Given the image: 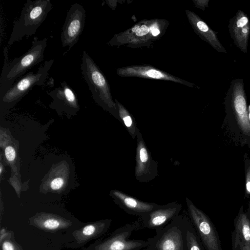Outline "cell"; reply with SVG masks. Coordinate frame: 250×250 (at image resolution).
Segmentation results:
<instances>
[{
    "label": "cell",
    "instance_id": "6da1fadb",
    "mask_svg": "<svg viewBox=\"0 0 250 250\" xmlns=\"http://www.w3.org/2000/svg\"><path fill=\"white\" fill-rule=\"evenodd\" d=\"M169 24L165 19L143 20L128 29L114 35L107 44L115 47H149L164 35Z\"/></svg>",
    "mask_w": 250,
    "mask_h": 250
},
{
    "label": "cell",
    "instance_id": "7a4b0ae2",
    "mask_svg": "<svg viewBox=\"0 0 250 250\" xmlns=\"http://www.w3.org/2000/svg\"><path fill=\"white\" fill-rule=\"evenodd\" d=\"M47 46V39L35 37L30 48L22 56L10 61L5 60L0 76V98L27 70L42 62Z\"/></svg>",
    "mask_w": 250,
    "mask_h": 250
},
{
    "label": "cell",
    "instance_id": "3957f363",
    "mask_svg": "<svg viewBox=\"0 0 250 250\" xmlns=\"http://www.w3.org/2000/svg\"><path fill=\"white\" fill-rule=\"evenodd\" d=\"M81 69L93 98L120 120L118 106L112 99L108 82L102 70L85 51L82 55Z\"/></svg>",
    "mask_w": 250,
    "mask_h": 250
},
{
    "label": "cell",
    "instance_id": "277c9868",
    "mask_svg": "<svg viewBox=\"0 0 250 250\" xmlns=\"http://www.w3.org/2000/svg\"><path fill=\"white\" fill-rule=\"evenodd\" d=\"M53 7L50 0H27L19 19L13 21V27L8 45H12L23 37L34 35Z\"/></svg>",
    "mask_w": 250,
    "mask_h": 250
},
{
    "label": "cell",
    "instance_id": "5b68a950",
    "mask_svg": "<svg viewBox=\"0 0 250 250\" xmlns=\"http://www.w3.org/2000/svg\"><path fill=\"white\" fill-rule=\"evenodd\" d=\"M54 62V60L45 61L37 72L31 71L18 79L0 98L1 104L9 106L20 100L35 86L42 85Z\"/></svg>",
    "mask_w": 250,
    "mask_h": 250
},
{
    "label": "cell",
    "instance_id": "8992f818",
    "mask_svg": "<svg viewBox=\"0 0 250 250\" xmlns=\"http://www.w3.org/2000/svg\"><path fill=\"white\" fill-rule=\"evenodd\" d=\"M85 17L84 7L78 3L73 4L67 11L61 35L62 46L68 47L67 52L78 42L84 28Z\"/></svg>",
    "mask_w": 250,
    "mask_h": 250
},
{
    "label": "cell",
    "instance_id": "52a82bcc",
    "mask_svg": "<svg viewBox=\"0 0 250 250\" xmlns=\"http://www.w3.org/2000/svg\"><path fill=\"white\" fill-rule=\"evenodd\" d=\"M189 213L207 250H222L220 239L208 217L196 208L188 198Z\"/></svg>",
    "mask_w": 250,
    "mask_h": 250
},
{
    "label": "cell",
    "instance_id": "ba28073f",
    "mask_svg": "<svg viewBox=\"0 0 250 250\" xmlns=\"http://www.w3.org/2000/svg\"><path fill=\"white\" fill-rule=\"evenodd\" d=\"M136 137L135 176L139 182H148L158 175V163L153 160L140 132Z\"/></svg>",
    "mask_w": 250,
    "mask_h": 250
},
{
    "label": "cell",
    "instance_id": "9c48e42d",
    "mask_svg": "<svg viewBox=\"0 0 250 250\" xmlns=\"http://www.w3.org/2000/svg\"><path fill=\"white\" fill-rule=\"evenodd\" d=\"M117 74L121 77H138L153 80L168 81L190 87H198L193 83L176 77L163 70L149 65H134L119 67Z\"/></svg>",
    "mask_w": 250,
    "mask_h": 250
},
{
    "label": "cell",
    "instance_id": "30bf717a",
    "mask_svg": "<svg viewBox=\"0 0 250 250\" xmlns=\"http://www.w3.org/2000/svg\"><path fill=\"white\" fill-rule=\"evenodd\" d=\"M229 31L234 44L241 51L247 53L250 35V20L248 15L238 10L229 20Z\"/></svg>",
    "mask_w": 250,
    "mask_h": 250
},
{
    "label": "cell",
    "instance_id": "8fae6325",
    "mask_svg": "<svg viewBox=\"0 0 250 250\" xmlns=\"http://www.w3.org/2000/svg\"><path fill=\"white\" fill-rule=\"evenodd\" d=\"M130 235V231H121L91 245L84 250H136L146 245L145 242L128 240Z\"/></svg>",
    "mask_w": 250,
    "mask_h": 250
},
{
    "label": "cell",
    "instance_id": "7c38bea8",
    "mask_svg": "<svg viewBox=\"0 0 250 250\" xmlns=\"http://www.w3.org/2000/svg\"><path fill=\"white\" fill-rule=\"evenodd\" d=\"M188 21L195 33L203 40L220 53H227L217 35L198 15L189 10H186Z\"/></svg>",
    "mask_w": 250,
    "mask_h": 250
},
{
    "label": "cell",
    "instance_id": "4fadbf2b",
    "mask_svg": "<svg viewBox=\"0 0 250 250\" xmlns=\"http://www.w3.org/2000/svg\"><path fill=\"white\" fill-rule=\"evenodd\" d=\"M110 223L108 220H104L86 225L72 233L73 241L69 247H81L91 240L104 234L108 228Z\"/></svg>",
    "mask_w": 250,
    "mask_h": 250
},
{
    "label": "cell",
    "instance_id": "5bb4252c",
    "mask_svg": "<svg viewBox=\"0 0 250 250\" xmlns=\"http://www.w3.org/2000/svg\"><path fill=\"white\" fill-rule=\"evenodd\" d=\"M115 202L126 211L135 214H146L158 205L154 203L140 201L118 190H113L110 193Z\"/></svg>",
    "mask_w": 250,
    "mask_h": 250
},
{
    "label": "cell",
    "instance_id": "9a60e30c",
    "mask_svg": "<svg viewBox=\"0 0 250 250\" xmlns=\"http://www.w3.org/2000/svg\"><path fill=\"white\" fill-rule=\"evenodd\" d=\"M31 225L46 231H56L65 229L72 223L60 216L42 212L29 219Z\"/></svg>",
    "mask_w": 250,
    "mask_h": 250
},
{
    "label": "cell",
    "instance_id": "2e32d148",
    "mask_svg": "<svg viewBox=\"0 0 250 250\" xmlns=\"http://www.w3.org/2000/svg\"><path fill=\"white\" fill-rule=\"evenodd\" d=\"M47 93L52 98V105L54 106L71 109L78 108V100L75 91L65 81L62 82L59 87Z\"/></svg>",
    "mask_w": 250,
    "mask_h": 250
},
{
    "label": "cell",
    "instance_id": "e0dca14e",
    "mask_svg": "<svg viewBox=\"0 0 250 250\" xmlns=\"http://www.w3.org/2000/svg\"><path fill=\"white\" fill-rule=\"evenodd\" d=\"M233 238V250H250V222L242 213L235 223Z\"/></svg>",
    "mask_w": 250,
    "mask_h": 250
},
{
    "label": "cell",
    "instance_id": "ac0fdd59",
    "mask_svg": "<svg viewBox=\"0 0 250 250\" xmlns=\"http://www.w3.org/2000/svg\"><path fill=\"white\" fill-rule=\"evenodd\" d=\"M182 206L176 202H173L164 206H158L148 215L146 225L149 228H154L160 227L175 215L181 210Z\"/></svg>",
    "mask_w": 250,
    "mask_h": 250
},
{
    "label": "cell",
    "instance_id": "d6986e66",
    "mask_svg": "<svg viewBox=\"0 0 250 250\" xmlns=\"http://www.w3.org/2000/svg\"><path fill=\"white\" fill-rule=\"evenodd\" d=\"M156 246L158 250H183L181 231L177 227L170 228L158 240Z\"/></svg>",
    "mask_w": 250,
    "mask_h": 250
},
{
    "label": "cell",
    "instance_id": "ffe728a7",
    "mask_svg": "<svg viewBox=\"0 0 250 250\" xmlns=\"http://www.w3.org/2000/svg\"><path fill=\"white\" fill-rule=\"evenodd\" d=\"M115 101L118 106L120 120L122 122L132 139H135L140 132L135 119L122 104L116 99Z\"/></svg>",
    "mask_w": 250,
    "mask_h": 250
},
{
    "label": "cell",
    "instance_id": "44dd1931",
    "mask_svg": "<svg viewBox=\"0 0 250 250\" xmlns=\"http://www.w3.org/2000/svg\"><path fill=\"white\" fill-rule=\"evenodd\" d=\"M12 234L8 232L5 237L0 241L2 250H22L21 247L14 240H12Z\"/></svg>",
    "mask_w": 250,
    "mask_h": 250
},
{
    "label": "cell",
    "instance_id": "7402d4cb",
    "mask_svg": "<svg viewBox=\"0 0 250 250\" xmlns=\"http://www.w3.org/2000/svg\"><path fill=\"white\" fill-rule=\"evenodd\" d=\"M186 240L188 250H201L197 240L192 232L189 230L187 231Z\"/></svg>",
    "mask_w": 250,
    "mask_h": 250
},
{
    "label": "cell",
    "instance_id": "603a6c76",
    "mask_svg": "<svg viewBox=\"0 0 250 250\" xmlns=\"http://www.w3.org/2000/svg\"><path fill=\"white\" fill-rule=\"evenodd\" d=\"M5 155L6 159L9 161H12L16 156L15 149L12 146H8L5 149Z\"/></svg>",
    "mask_w": 250,
    "mask_h": 250
},
{
    "label": "cell",
    "instance_id": "cb8c5ba5",
    "mask_svg": "<svg viewBox=\"0 0 250 250\" xmlns=\"http://www.w3.org/2000/svg\"><path fill=\"white\" fill-rule=\"evenodd\" d=\"M63 185V180L61 178H57L52 181L50 186L52 189L57 190L61 188Z\"/></svg>",
    "mask_w": 250,
    "mask_h": 250
},
{
    "label": "cell",
    "instance_id": "d4e9b609",
    "mask_svg": "<svg viewBox=\"0 0 250 250\" xmlns=\"http://www.w3.org/2000/svg\"><path fill=\"white\" fill-rule=\"evenodd\" d=\"M193 2L195 7L202 10L208 7L209 0H194Z\"/></svg>",
    "mask_w": 250,
    "mask_h": 250
},
{
    "label": "cell",
    "instance_id": "484cf974",
    "mask_svg": "<svg viewBox=\"0 0 250 250\" xmlns=\"http://www.w3.org/2000/svg\"><path fill=\"white\" fill-rule=\"evenodd\" d=\"M246 186L247 190L250 192V181L247 182Z\"/></svg>",
    "mask_w": 250,
    "mask_h": 250
},
{
    "label": "cell",
    "instance_id": "4316f807",
    "mask_svg": "<svg viewBox=\"0 0 250 250\" xmlns=\"http://www.w3.org/2000/svg\"><path fill=\"white\" fill-rule=\"evenodd\" d=\"M249 118L250 120V105L249 106Z\"/></svg>",
    "mask_w": 250,
    "mask_h": 250
},
{
    "label": "cell",
    "instance_id": "83f0119b",
    "mask_svg": "<svg viewBox=\"0 0 250 250\" xmlns=\"http://www.w3.org/2000/svg\"><path fill=\"white\" fill-rule=\"evenodd\" d=\"M2 165H1L0 166V174H1V172H2Z\"/></svg>",
    "mask_w": 250,
    "mask_h": 250
}]
</instances>
